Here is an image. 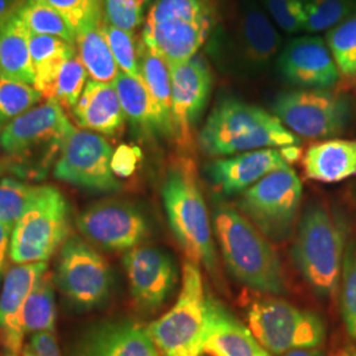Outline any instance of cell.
Instances as JSON below:
<instances>
[{
	"label": "cell",
	"mask_w": 356,
	"mask_h": 356,
	"mask_svg": "<svg viewBox=\"0 0 356 356\" xmlns=\"http://www.w3.org/2000/svg\"><path fill=\"white\" fill-rule=\"evenodd\" d=\"M347 231L343 216L319 202L307 204L300 218L293 260L310 288L322 298L332 297L338 288Z\"/></svg>",
	"instance_id": "cell-3"
},
{
	"label": "cell",
	"mask_w": 356,
	"mask_h": 356,
	"mask_svg": "<svg viewBox=\"0 0 356 356\" xmlns=\"http://www.w3.org/2000/svg\"><path fill=\"white\" fill-rule=\"evenodd\" d=\"M72 127L61 104L47 99L0 132V148L13 163L15 173L41 176L58 159Z\"/></svg>",
	"instance_id": "cell-5"
},
{
	"label": "cell",
	"mask_w": 356,
	"mask_h": 356,
	"mask_svg": "<svg viewBox=\"0 0 356 356\" xmlns=\"http://www.w3.org/2000/svg\"><path fill=\"white\" fill-rule=\"evenodd\" d=\"M23 325L26 334L54 332L56 329V300L54 279L49 270L38 277L26 297L23 310Z\"/></svg>",
	"instance_id": "cell-29"
},
{
	"label": "cell",
	"mask_w": 356,
	"mask_h": 356,
	"mask_svg": "<svg viewBox=\"0 0 356 356\" xmlns=\"http://www.w3.org/2000/svg\"><path fill=\"white\" fill-rule=\"evenodd\" d=\"M31 346L38 356H61L54 332H38L32 335Z\"/></svg>",
	"instance_id": "cell-43"
},
{
	"label": "cell",
	"mask_w": 356,
	"mask_h": 356,
	"mask_svg": "<svg viewBox=\"0 0 356 356\" xmlns=\"http://www.w3.org/2000/svg\"><path fill=\"white\" fill-rule=\"evenodd\" d=\"M301 198L302 184L285 166L243 191L236 207L266 238L282 242L292 235Z\"/></svg>",
	"instance_id": "cell-9"
},
{
	"label": "cell",
	"mask_w": 356,
	"mask_h": 356,
	"mask_svg": "<svg viewBox=\"0 0 356 356\" xmlns=\"http://www.w3.org/2000/svg\"><path fill=\"white\" fill-rule=\"evenodd\" d=\"M134 1H135L138 6H140L141 8H144V6H145L149 0H134Z\"/></svg>",
	"instance_id": "cell-51"
},
{
	"label": "cell",
	"mask_w": 356,
	"mask_h": 356,
	"mask_svg": "<svg viewBox=\"0 0 356 356\" xmlns=\"http://www.w3.org/2000/svg\"><path fill=\"white\" fill-rule=\"evenodd\" d=\"M103 22L104 11L94 16L76 32V51L89 73L90 79L114 83L120 70L104 36Z\"/></svg>",
	"instance_id": "cell-25"
},
{
	"label": "cell",
	"mask_w": 356,
	"mask_h": 356,
	"mask_svg": "<svg viewBox=\"0 0 356 356\" xmlns=\"http://www.w3.org/2000/svg\"><path fill=\"white\" fill-rule=\"evenodd\" d=\"M48 263L15 264L7 269L0 288V343L3 356H22L24 350L23 310L26 297Z\"/></svg>",
	"instance_id": "cell-18"
},
{
	"label": "cell",
	"mask_w": 356,
	"mask_h": 356,
	"mask_svg": "<svg viewBox=\"0 0 356 356\" xmlns=\"http://www.w3.org/2000/svg\"><path fill=\"white\" fill-rule=\"evenodd\" d=\"M277 63L282 78L302 89L329 90L341 76L326 42L317 36L294 38Z\"/></svg>",
	"instance_id": "cell-17"
},
{
	"label": "cell",
	"mask_w": 356,
	"mask_h": 356,
	"mask_svg": "<svg viewBox=\"0 0 356 356\" xmlns=\"http://www.w3.org/2000/svg\"><path fill=\"white\" fill-rule=\"evenodd\" d=\"M163 202L169 227L191 261L218 275V257L209 210L191 160H181L166 173Z\"/></svg>",
	"instance_id": "cell-4"
},
{
	"label": "cell",
	"mask_w": 356,
	"mask_h": 356,
	"mask_svg": "<svg viewBox=\"0 0 356 356\" xmlns=\"http://www.w3.org/2000/svg\"><path fill=\"white\" fill-rule=\"evenodd\" d=\"M198 144L206 154L219 157L300 145L301 140L275 115L231 98L218 103L209 115L198 135Z\"/></svg>",
	"instance_id": "cell-2"
},
{
	"label": "cell",
	"mask_w": 356,
	"mask_h": 356,
	"mask_svg": "<svg viewBox=\"0 0 356 356\" xmlns=\"http://www.w3.org/2000/svg\"><path fill=\"white\" fill-rule=\"evenodd\" d=\"M88 76L89 73L76 53L60 67L47 99H54L64 110L73 111L88 83Z\"/></svg>",
	"instance_id": "cell-32"
},
{
	"label": "cell",
	"mask_w": 356,
	"mask_h": 356,
	"mask_svg": "<svg viewBox=\"0 0 356 356\" xmlns=\"http://www.w3.org/2000/svg\"><path fill=\"white\" fill-rule=\"evenodd\" d=\"M29 35L17 13L0 26V74L35 83V66L29 51Z\"/></svg>",
	"instance_id": "cell-26"
},
{
	"label": "cell",
	"mask_w": 356,
	"mask_h": 356,
	"mask_svg": "<svg viewBox=\"0 0 356 356\" xmlns=\"http://www.w3.org/2000/svg\"><path fill=\"white\" fill-rule=\"evenodd\" d=\"M141 151L138 147L122 144L119 145L111 159V170L118 178L131 177L140 161Z\"/></svg>",
	"instance_id": "cell-42"
},
{
	"label": "cell",
	"mask_w": 356,
	"mask_h": 356,
	"mask_svg": "<svg viewBox=\"0 0 356 356\" xmlns=\"http://www.w3.org/2000/svg\"><path fill=\"white\" fill-rule=\"evenodd\" d=\"M64 17L73 35L90 20L103 13V0H47Z\"/></svg>",
	"instance_id": "cell-38"
},
{
	"label": "cell",
	"mask_w": 356,
	"mask_h": 356,
	"mask_svg": "<svg viewBox=\"0 0 356 356\" xmlns=\"http://www.w3.org/2000/svg\"><path fill=\"white\" fill-rule=\"evenodd\" d=\"M248 329L269 354L281 355L323 343L326 327L318 314L277 300H260L248 310Z\"/></svg>",
	"instance_id": "cell-10"
},
{
	"label": "cell",
	"mask_w": 356,
	"mask_h": 356,
	"mask_svg": "<svg viewBox=\"0 0 356 356\" xmlns=\"http://www.w3.org/2000/svg\"><path fill=\"white\" fill-rule=\"evenodd\" d=\"M281 154L284 157V160L291 164L297 161L301 157V148L298 145H289V147H284L280 148Z\"/></svg>",
	"instance_id": "cell-46"
},
{
	"label": "cell",
	"mask_w": 356,
	"mask_h": 356,
	"mask_svg": "<svg viewBox=\"0 0 356 356\" xmlns=\"http://www.w3.org/2000/svg\"><path fill=\"white\" fill-rule=\"evenodd\" d=\"M106 260L81 236L72 235L60 250L54 281L60 291L82 307L99 305L111 289Z\"/></svg>",
	"instance_id": "cell-13"
},
{
	"label": "cell",
	"mask_w": 356,
	"mask_h": 356,
	"mask_svg": "<svg viewBox=\"0 0 356 356\" xmlns=\"http://www.w3.org/2000/svg\"><path fill=\"white\" fill-rule=\"evenodd\" d=\"M70 236V206L57 188L44 185L13 226L11 260L13 264L47 263Z\"/></svg>",
	"instance_id": "cell-7"
},
{
	"label": "cell",
	"mask_w": 356,
	"mask_h": 356,
	"mask_svg": "<svg viewBox=\"0 0 356 356\" xmlns=\"http://www.w3.org/2000/svg\"><path fill=\"white\" fill-rule=\"evenodd\" d=\"M304 31L318 33L356 15L355 0H304Z\"/></svg>",
	"instance_id": "cell-34"
},
{
	"label": "cell",
	"mask_w": 356,
	"mask_h": 356,
	"mask_svg": "<svg viewBox=\"0 0 356 356\" xmlns=\"http://www.w3.org/2000/svg\"><path fill=\"white\" fill-rule=\"evenodd\" d=\"M351 104L341 94L329 90H294L280 94L272 113L298 138L330 139L343 132Z\"/></svg>",
	"instance_id": "cell-11"
},
{
	"label": "cell",
	"mask_w": 356,
	"mask_h": 356,
	"mask_svg": "<svg viewBox=\"0 0 356 356\" xmlns=\"http://www.w3.org/2000/svg\"><path fill=\"white\" fill-rule=\"evenodd\" d=\"M289 164L284 160L280 149L266 148L218 159L206 170L219 191L225 195H232L250 189L261 178Z\"/></svg>",
	"instance_id": "cell-20"
},
{
	"label": "cell",
	"mask_w": 356,
	"mask_h": 356,
	"mask_svg": "<svg viewBox=\"0 0 356 356\" xmlns=\"http://www.w3.org/2000/svg\"><path fill=\"white\" fill-rule=\"evenodd\" d=\"M126 119L143 134H159V124L152 98L141 76L119 72L114 82Z\"/></svg>",
	"instance_id": "cell-28"
},
{
	"label": "cell",
	"mask_w": 356,
	"mask_h": 356,
	"mask_svg": "<svg viewBox=\"0 0 356 356\" xmlns=\"http://www.w3.org/2000/svg\"><path fill=\"white\" fill-rule=\"evenodd\" d=\"M11 236L13 227L0 223V284L7 272L8 257H11Z\"/></svg>",
	"instance_id": "cell-44"
},
{
	"label": "cell",
	"mask_w": 356,
	"mask_h": 356,
	"mask_svg": "<svg viewBox=\"0 0 356 356\" xmlns=\"http://www.w3.org/2000/svg\"><path fill=\"white\" fill-rule=\"evenodd\" d=\"M72 114L82 129L106 136L119 134L126 119L114 83L94 79L88 81Z\"/></svg>",
	"instance_id": "cell-22"
},
{
	"label": "cell",
	"mask_w": 356,
	"mask_h": 356,
	"mask_svg": "<svg viewBox=\"0 0 356 356\" xmlns=\"http://www.w3.org/2000/svg\"><path fill=\"white\" fill-rule=\"evenodd\" d=\"M213 222L225 263L236 280L257 292H285L279 254L238 209L216 197Z\"/></svg>",
	"instance_id": "cell-1"
},
{
	"label": "cell",
	"mask_w": 356,
	"mask_h": 356,
	"mask_svg": "<svg viewBox=\"0 0 356 356\" xmlns=\"http://www.w3.org/2000/svg\"><path fill=\"white\" fill-rule=\"evenodd\" d=\"M16 13L31 33L64 38L65 41L76 45V36L64 17L47 0H20Z\"/></svg>",
	"instance_id": "cell-30"
},
{
	"label": "cell",
	"mask_w": 356,
	"mask_h": 356,
	"mask_svg": "<svg viewBox=\"0 0 356 356\" xmlns=\"http://www.w3.org/2000/svg\"><path fill=\"white\" fill-rule=\"evenodd\" d=\"M202 355L272 356L229 309L213 297L206 300Z\"/></svg>",
	"instance_id": "cell-19"
},
{
	"label": "cell",
	"mask_w": 356,
	"mask_h": 356,
	"mask_svg": "<svg viewBox=\"0 0 356 356\" xmlns=\"http://www.w3.org/2000/svg\"><path fill=\"white\" fill-rule=\"evenodd\" d=\"M264 4L273 22L282 31L291 35L304 31V0H264Z\"/></svg>",
	"instance_id": "cell-39"
},
{
	"label": "cell",
	"mask_w": 356,
	"mask_h": 356,
	"mask_svg": "<svg viewBox=\"0 0 356 356\" xmlns=\"http://www.w3.org/2000/svg\"><path fill=\"white\" fill-rule=\"evenodd\" d=\"M22 356H38V354H36V351L33 350V347L31 344H26Z\"/></svg>",
	"instance_id": "cell-49"
},
{
	"label": "cell",
	"mask_w": 356,
	"mask_h": 356,
	"mask_svg": "<svg viewBox=\"0 0 356 356\" xmlns=\"http://www.w3.org/2000/svg\"><path fill=\"white\" fill-rule=\"evenodd\" d=\"M206 300L201 269L186 261L176 304L147 330L163 356H202L206 331Z\"/></svg>",
	"instance_id": "cell-8"
},
{
	"label": "cell",
	"mask_w": 356,
	"mask_h": 356,
	"mask_svg": "<svg viewBox=\"0 0 356 356\" xmlns=\"http://www.w3.org/2000/svg\"><path fill=\"white\" fill-rule=\"evenodd\" d=\"M103 32L113 51L115 61L120 72L129 76H141L139 67V45L134 38V33L111 26L106 17L103 22Z\"/></svg>",
	"instance_id": "cell-37"
},
{
	"label": "cell",
	"mask_w": 356,
	"mask_h": 356,
	"mask_svg": "<svg viewBox=\"0 0 356 356\" xmlns=\"http://www.w3.org/2000/svg\"><path fill=\"white\" fill-rule=\"evenodd\" d=\"M29 51L33 66L51 60L61 54H74L76 45L65 41L64 38L48 36V35H29Z\"/></svg>",
	"instance_id": "cell-41"
},
{
	"label": "cell",
	"mask_w": 356,
	"mask_h": 356,
	"mask_svg": "<svg viewBox=\"0 0 356 356\" xmlns=\"http://www.w3.org/2000/svg\"><path fill=\"white\" fill-rule=\"evenodd\" d=\"M104 17L111 26L134 33L143 22V8L134 0H104Z\"/></svg>",
	"instance_id": "cell-40"
},
{
	"label": "cell",
	"mask_w": 356,
	"mask_h": 356,
	"mask_svg": "<svg viewBox=\"0 0 356 356\" xmlns=\"http://www.w3.org/2000/svg\"><path fill=\"white\" fill-rule=\"evenodd\" d=\"M113 148L102 135L79 129L69 131L54 164V177L91 193H116L120 179L111 170Z\"/></svg>",
	"instance_id": "cell-12"
},
{
	"label": "cell",
	"mask_w": 356,
	"mask_h": 356,
	"mask_svg": "<svg viewBox=\"0 0 356 356\" xmlns=\"http://www.w3.org/2000/svg\"><path fill=\"white\" fill-rule=\"evenodd\" d=\"M306 177L319 182H341L356 176V141H322L312 145L302 157Z\"/></svg>",
	"instance_id": "cell-23"
},
{
	"label": "cell",
	"mask_w": 356,
	"mask_h": 356,
	"mask_svg": "<svg viewBox=\"0 0 356 356\" xmlns=\"http://www.w3.org/2000/svg\"><path fill=\"white\" fill-rule=\"evenodd\" d=\"M74 356H160L148 330L120 321L97 326L76 347Z\"/></svg>",
	"instance_id": "cell-21"
},
{
	"label": "cell",
	"mask_w": 356,
	"mask_h": 356,
	"mask_svg": "<svg viewBox=\"0 0 356 356\" xmlns=\"http://www.w3.org/2000/svg\"><path fill=\"white\" fill-rule=\"evenodd\" d=\"M341 313L347 334L356 341V241L344 252L341 272Z\"/></svg>",
	"instance_id": "cell-36"
},
{
	"label": "cell",
	"mask_w": 356,
	"mask_h": 356,
	"mask_svg": "<svg viewBox=\"0 0 356 356\" xmlns=\"http://www.w3.org/2000/svg\"><path fill=\"white\" fill-rule=\"evenodd\" d=\"M213 26L204 0H156L148 13L141 41L169 66L197 56Z\"/></svg>",
	"instance_id": "cell-6"
},
{
	"label": "cell",
	"mask_w": 356,
	"mask_h": 356,
	"mask_svg": "<svg viewBox=\"0 0 356 356\" xmlns=\"http://www.w3.org/2000/svg\"><path fill=\"white\" fill-rule=\"evenodd\" d=\"M140 76L152 98L159 132L166 138H175L172 118V76L169 65L140 41L139 44Z\"/></svg>",
	"instance_id": "cell-24"
},
{
	"label": "cell",
	"mask_w": 356,
	"mask_h": 356,
	"mask_svg": "<svg viewBox=\"0 0 356 356\" xmlns=\"http://www.w3.org/2000/svg\"><path fill=\"white\" fill-rule=\"evenodd\" d=\"M284 356H325V353L318 348H300L289 351Z\"/></svg>",
	"instance_id": "cell-47"
},
{
	"label": "cell",
	"mask_w": 356,
	"mask_h": 356,
	"mask_svg": "<svg viewBox=\"0 0 356 356\" xmlns=\"http://www.w3.org/2000/svg\"><path fill=\"white\" fill-rule=\"evenodd\" d=\"M129 291L136 305L144 310H156L173 291L177 272L164 251L151 245H138L123 257Z\"/></svg>",
	"instance_id": "cell-16"
},
{
	"label": "cell",
	"mask_w": 356,
	"mask_h": 356,
	"mask_svg": "<svg viewBox=\"0 0 356 356\" xmlns=\"http://www.w3.org/2000/svg\"><path fill=\"white\" fill-rule=\"evenodd\" d=\"M44 185H31L16 178L0 182V223L13 227L38 197Z\"/></svg>",
	"instance_id": "cell-33"
},
{
	"label": "cell",
	"mask_w": 356,
	"mask_h": 356,
	"mask_svg": "<svg viewBox=\"0 0 356 356\" xmlns=\"http://www.w3.org/2000/svg\"><path fill=\"white\" fill-rule=\"evenodd\" d=\"M172 76L173 132L179 145H189L191 131L209 101L213 79L204 60L194 56L184 64L169 66Z\"/></svg>",
	"instance_id": "cell-15"
},
{
	"label": "cell",
	"mask_w": 356,
	"mask_h": 356,
	"mask_svg": "<svg viewBox=\"0 0 356 356\" xmlns=\"http://www.w3.org/2000/svg\"><path fill=\"white\" fill-rule=\"evenodd\" d=\"M76 227L89 241L107 251H129L148 236V222L135 204L103 201L76 218Z\"/></svg>",
	"instance_id": "cell-14"
},
{
	"label": "cell",
	"mask_w": 356,
	"mask_h": 356,
	"mask_svg": "<svg viewBox=\"0 0 356 356\" xmlns=\"http://www.w3.org/2000/svg\"><path fill=\"white\" fill-rule=\"evenodd\" d=\"M341 356H356V347L346 348Z\"/></svg>",
	"instance_id": "cell-50"
},
{
	"label": "cell",
	"mask_w": 356,
	"mask_h": 356,
	"mask_svg": "<svg viewBox=\"0 0 356 356\" xmlns=\"http://www.w3.org/2000/svg\"><path fill=\"white\" fill-rule=\"evenodd\" d=\"M41 99L42 95L33 85L0 74V132Z\"/></svg>",
	"instance_id": "cell-31"
},
{
	"label": "cell",
	"mask_w": 356,
	"mask_h": 356,
	"mask_svg": "<svg viewBox=\"0 0 356 356\" xmlns=\"http://www.w3.org/2000/svg\"><path fill=\"white\" fill-rule=\"evenodd\" d=\"M20 0H0V26L17 11Z\"/></svg>",
	"instance_id": "cell-45"
},
{
	"label": "cell",
	"mask_w": 356,
	"mask_h": 356,
	"mask_svg": "<svg viewBox=\"0 0 356 356\" xmlns=\"http://www.w3.org/2000/svg\"><path fill=\"white\" fill-rule=\"evenodd\" d=\"M241 36L244 54L254 67L267 65L280 48V33L270 23L267 15L254 3H248L243 8Z\"/></svg>",
	"instance_id": "cell-27"
},
{
	"label": "cell",
	"mask_w": 356,
	"mask_h": 356,
	"mask_svg": "<svg viewBox=\"0 0 356 356\" xmlns=\"http://www.w3.org/2000/svg\"><path fill=\"white\" fill-rule=\"evenodd\" d=\"M326 45L339 74L356 78V15L331 28L326 35Z\"/></svg>",
	"instance_id": "cell-35"
},
{
	"label": "cell",
	"mask_w": 356,
	"mask_h": 356,
	"mask_svg": "<svg viewBox=\"0 0 356 356\" xmlns=\"http://www.w3.org/2000/svg\"><path fill=\"white\" fill-rule=\"evenodd\" d=\"M7 172H13V163H11L8 159L4 160V161H0V177H1L4 173H7Z\"/></svg>",
	"instance_id": "cell-48"
}]
</instances>
